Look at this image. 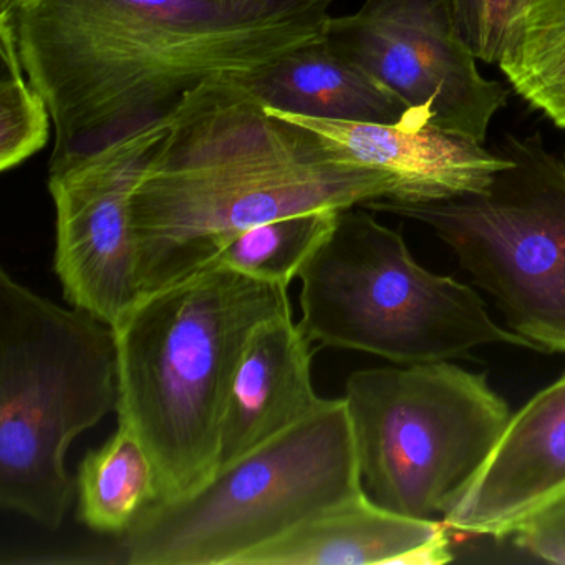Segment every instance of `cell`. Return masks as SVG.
<instances>
[{"label": "cell", "instance_id": "cell-3", "mask_svg": "<svg viewBox=\"0 0 565 565\" xmlns=\"http://www.w3.org/2000/svg\"><path fill=\"white\" fill-rule=\"evenodd\" d=\"M292 313L289 287L220 263L143 294L114 326L118 425L157 469L158 501H174L220 468L221 423L254 330Z\"/></svg>", "mask_w": 565, "mask_h": 565}, {"label": "cell", "instance_id": "cell-13", "mask_svg": "<svg viewBox=\"0 0 565 565\" xmlns=\"http://www.w3.org/2000/svg\"><path fill=\"white\" fill-rule=\"evenodd\" d=\"M313 342L294 313L260 323L244 350L221 423L220 468L322 409L312 383Z\"/></svg>", "mask_w": 565, "mask_h": 565}, {"label": "cell", "instance_id": "cell-11", "mask_svg": "<svg viewBox=\"0 0 565 565\" xmlns=\"http://www.w3.org/2000/svg\"><path fill=\"white\" fill-rule=\"evenodd\" d=\"M565 504V373L511 415L475 481L443 519L461 534L505 537Z\"/></svg>", "mask_w": 565, "mask_h": 565}, {"label": "cell", "instance_id": "cell-1", "mask_svg": "<svg viewBox=\"0 0 565 565\" xmlns=\"http://www.w3.org/2000/svg\"><path fill=\"white\" fill-rule=\"evenodd\" d=\"M332 0H14L25 75L54 125L49 173L167 125L213 78L253 77L326 34Z\"/></svg>", "mask_w": 565, "mask_h": 565}, {"label": "cell", "instance_id": "cell-16", "mask_svg": "<svg viewBox=\"0 0 565 565\" xmlns=\"http://www.w3.org/2000/svg\"><path fill=\"white\" fill-rule=\"evenodd\" d=\"M78 521L98 534L125 535L141 512L158 501L157 469L134 429L90 449L75 476Z\"/></svg>", "mask_w": 565, "mask_h": 565}, {"label": "cell", "instance_id": "cell-12", "mask_svg": "<svg viewBox=\"0 0 565 565\" xmlns=\"http://www.w3.org/2000/svg\"><path fill=\"white\" fill-rule=\"evenodd\" d=\"M273 110V108H270ZM279 111L335 143L352 164L380 171L395 184L393 203H435L481 193L509 160L479 141L431 125L320 120Z\"/></svg>", "mask_w": 565, "mask_h": 565}, {"label": "cell", "instance_id": "cell-18", "mask_svg": "<svg viewBox=\"0 0 565 565\" xmlns=\"http://www.w3.org/2000/svg\"><path fill=\"white\" fill-rule=\"evenodd\" d=\"M340 211L319 210L277 217L244 231L213 263L289 287L335 226Z\"/></svg>", "mask_w": 565, "mask_h": 565}, {"label": "cell", "instance_id": "cell-15", "mask_svg": "<svg viewBox=\"0 0 565 565\" xmlns=\"http://www.w3.org/2000/svg\"><path fill=\"white\" fill-rule=\"evenodd\" d=\"M243 82L273 110L355 124L428 125L395 92L333 54L323 38Z\"/></svg>", "mask_w": 565, "mask_h": 565}, {"label": "cell", "instance_id": "cell-21", "mask_svg": "<svg viewBox=\"0 0 565 565\" xmlns=\"http://www.w3.org/2000/svg\"><path fill=\"white\" fill-rule=\"evenodd\" d=\"M515 545L525 554L551 564L565 565V504L515 532Z\"/></svg>", "mask_w": 565, "mask_h": 565}, {"label": "cell", "instance_id": "cell-22", "mask_svg": "<svg viewBox=\"0 0 565 565\" xmlns=\"http://www.w3.org/2000/svg\"><path fill=\"white\" fill-rule=\"evenodd\" d=\"M14 0H0V9L9 8Z\"/></svg>", "mask_w": 565, "mask_h": 565}, {"label": "cell", "instance_id": "cell-5", "mask_svg": "<svg viewBox=\"0 0 565 565\" xmlns=\"http://www.w3.org/2000/svg\"><path fill=\"white\" fill-rule=\"evenodd\" d=\"M360 206L300 270V329L320 347L356 350L398 365L448 362L484 345L535 350L498 326L472 287L416 263L398 231Z\"/></svg>", "mask_w": 565, "mask_h": 565}, {"label": "cell", "instance_id": "cell-9", "mask_svg": "<svg viewBox=\"0 0 565 565\" xmlns=\"http://www.w3.org/2000/svg\"><path fill=\"white\" fill-rule=\"evenodd\" d=\"M323 41L448 134L484 143L508 105L509 88L479 72L451 0H365L355 14L330 18Z\"/></svg>", "mask_w": 565, "mask_h": 565}, {"label": "cell", "instance_id": "cell-19", "mask_svg": "<svg viewBox=\"0 0 565 565\" xmlns=\"http://www.w3.org/2000/svg\"><path fill=\"white\" fill-rule=\"evenodd\" d=\"M0 57V170L6 173L44 150L51 138L52 117L25 75L12 25L2 19Z\"/></svg>", "mask_w": 565, "mask_h": 565}, {"label": "cell", "instance_id": "cell-2", "mask_svg": "<svg viewBox=\"0 0 565 565\" xmlns=\"http://www.w3.org/2000/svg\"><path fill=\"white\" fill-rule=\"evenodd\" d=\"M395 184L267 108L241 78L194 88L131 198L140 294L196 273L244 231L392 200Z\"/></svg>", "mask_w": 565, "mask_h": 565}, {"label": "cell", "instance_id": "cell-17", "mask_svg": "<svg viewBox=\"0 0 565 565\" xmlns=\"http://www.w3.org/2000/svg\"><path fill=\"white\" fill-rule=\"evenodd\" d=\"M498 65L525 104L565 130V0H522Z\"/></svg>", "mask_w": 565, "mask_h": 565}, {"label": "cell", "instance_id": "cell-6", "mask_svg": "<svg viewBox=\"0 0 565 565\" xmlns=\"http://www.w3.org/2000/svg\"><path fill=\"white\" fill-rule=\"evenodd\" d=\"M345 398L174 501L151 502L121 535L131 565H239L307 519L363 498Z\"/></svg>", "mask_w": 565, "mask_h": 565}, {"label": "cell", "instance_id": "cell-7", "mask_svg": "<svg viewBox=\"0 0 565 565\" xmlns=\"http://www.w3.org/2000/svg\"><path fill=\"white\" fill-rule=\"evenodd\" d=\"M343 398L366 498L423 521L455 508L511 419L486 375L449 362L360 370Z\"/></svg>", "mask_w": 565, "mask_h": 565}, {"label": "cell", "instance_id": "cell-10", "mask_svg": "<svg viewBox=\"0 0 565 565\" xmlns=\"http://www.w3.org/2000/svg\"><path fill=\"white\" fill-rule=\"evenodd\" d=\"M168 124L141 131L67 170L49 173L55 204L54 267L68 306L104 322L140 299L131 198Z\"/></svg>", "mask_w": 565, "mask_h": 565}, {"label": "cell", "instance_id": "cell-14", "mask_svg": "<svg viewBox=\"0 0 565 565\" xmlns=\"http://www.w3.org/2000/svg\"><path fill=\"white\" fill-rule=\"evenodd\" d=\"M452 561L443 521L405 518L366 494L327 509L239 565H439Z\"/></svg>", "mask_w": 565, "mask_h": 565}, {"label": "cell", "instance_id": "cell-4", "mask_svg": "<svg viewBox=\"0 0 565 565\" xmlns=\"http://www.w3.org/2000/svg\"><path fill=\"white\" fill-rule=\"evenodd\" d=\"M110 323L0 269V505L57 531L74 495L67 452L117 412Z\"/></svg>", "mask_w": 565, "mask_h": 565}, {"label": "cell", "instance_id": "cell-20", "mask_svg": "<svg viewBox=\"0 0 565 565\" xmlns=\"http://www.w3.org/2000/svg\"><path fill=\"white\" fill-rule=\"evenodd\" d=\"M459 34L486 64H498L522 0H451Z\"/></svg>", "mask_w": 565, "mask_h": 565}, {"label": "cell", "instance_id": "cell-8", "mask_svg": "<svg viewBox=\"0 0 565 565\" xmlns=\"http://www.w3.org/2000/svg\"><path fill=\"white\" fill-rule=\"evenodd\" d=\"M509 167L481 193L435 203L372 201L366 210L428 226L494 299L512 332L565 353V161L541 134L508 135Z\"/></svg>", "mask_w": 565, "mask_h": 565}]
</instances>
